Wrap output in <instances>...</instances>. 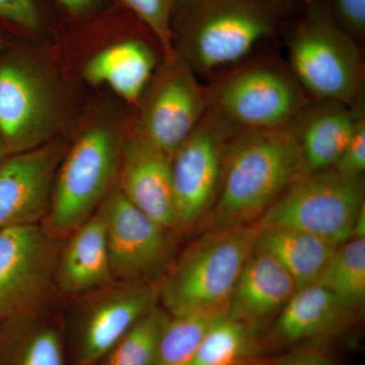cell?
I'll use <instances>...</instances> for the list:
<instances>
[{
	"instance_id": "obj_1",
	"label": "cell",
	"mask_w": 365,
	"mask_h": 365,
	"mask_svg": "<svg viewBox=\"0 0 365 365\" xmlns=\"http://www.w3.org/2000/svg\"><path fill=\"white\" fill-rule=\"evenodd\" d=\"M302 175L299 146L288 126L240 129L228 148L209 230L253 225Z\"/></svg>"
},
{
	"instance_id": "obj_2",
	"label": "cell",
	"mask_w": 365,
	"mask_h": 365,
	"mask_svg": "<svg viewBox=\"0 0 365 365\" xmlns=\"http://www.w3.org/2000/svg\"><path fill=\"white\" fill-rule=\"evenodd\" d=\"M258 225L209 230L165 276L160 299L172 314L227 309L230 295L254 250Z\"/></svg>"
},
{
	"instance_id": "obj_3",
	"label": "cell",
	"mask_w": 365,
	"mask_h": 365,
	"mask_svg": "<svg viewBox=\"0 0 365 365\" xmlns=\"http://www.w3.org/2000/svg\"><path fill=\"white\" fill-rule=\"evenodd\" d=\"M264 0H175L173 37L197 69L207 71L242 59L273 30Z\"/></svg>"
},
{
	"instance_id": "obj_4",
	"label": "cell",
	"mask_w": 365,
	"mask_h": 365,
	"mask_svg": "<svg viewBox=\"0 0 365 365\" xmlns=\"http://www.w3.org/2000/svg\"><path fill=\"white\" fill-rule=\"evenodd\" d=\"M364 207V175L332 168L299 175L256 225L300 230L339 246L352 239L355 220Z\"/></svg>"
},
{
	"instance_id": "obj_5",
	"label": "cell",
	"mask_w": 365,
	"mask_h": 365,
	"mask_svg": "<svg viewBox=\"0 0 365 365\" xmlns=\"http://www.w3.org/2000/svg\"><path fill=\"white\" fill-rule=\"evenodd\" d=\"M217 108H209L170 158L177 230L195 225L215 203L228 148L240 131Z\"/></svg>"
},
{
	"instance_id": "obj_6",
	"label": "cell",
	"mask_w": 365,
	"mask_h": 365,
	"mask_svg": "<svg viewBox=\"0 0 365 365\" xmlns=\"http://www.w3.org/2000/svg\"><path fill=\"white\" fill-rule=\"evenodd\" d=\"M289 59L300 85L321 101L356 104L361 56L351 38L328 16H309L292 36Z\"/></svg>"
},
{
	"instance_id": "obj_7",
	"label": "cell",
	"mask_w": 365,
	"mask_h": 365,
	"mask_svg": "<svg viewBox=\"0 0 365 365\" xmlns=\"http://www.w3.org/2000/svg\"><path fill=\"white\" fill-rule=\"evenodd\" d=\"M121 150L116 134L96 126L76 141L64 160L49 208L53 230L73 232L91 216L119 170Z\"/></svg>"
},
{
	"instance_id": "obj_8",
	"label": "cell",
	"mask_w": 365,
	"mask_h": 365,
	"mask_svg": "<svg viewBox=\"0 0 365 365\" xmlns=\"http://www.w3.org/2000/svg\"><path fill=\"white\" fill-rule=\"evenodd\" d=\"M100 212L104 218L113 278L148 283L165 267L173 251L169 230L114 189Z\"/></svg>"
},
{
	"instance_id": "obj_9",
	"label": "cell",
	"mask_w": 365,
	"mask_h": 365,
	"mask_svg": "<svg viewBox=\"0 0 365 365\" xmlns=\"http://www.w3.org/2000/svg\"><path fill=\"white\" fill-rule=\"evenodd\" d=\"M56 262L54 242L39 225L0 230V319L39 304L51 284Z\"/></svg>"
},
{
	"instance_id": "obj_10",
	"label": "cell",
	"mask_w": 365,
	"mask_h": 365,
	"mask_svg": "<svg viewBox=\"0 0 365 365\" xmlns=\"http://www.w3.org/2000/svg\"><path fill=\"white\" fill-rule=\"evenodd\" d=\"M215 107L242 129L287 126L304 107L294 81L270 66L245 69L218 88Z\"/></svg>"
},
{
	"instance_id": "obj_11",
	"label": "cell",
	"mask_w": 365,
	"mask_h": 365,
	"mask_svg": "<svg viewBox=\"0 0 365 365\" xmlns=\"http://www.w3.org/2000/svg\"><path fill=\"white\" fill-rule=\"evenodd\" d=\"M146 105L138 133L151 145L173 153L195 129L207 110V98L191 66L170 60Z\"/></svg>"
},
{
	"instance_id": "obj_12",
	"label": "cell",
	"mask_w": 365,
	"mask_h": 365,
	"mask_svg": "<svg viewBox=\"0 0 365 365\" xmlns=\"http://www.w3.org/2000/svg\"><path fill=\"white\" fill-rule=\"evenodd\" d=\"M54 107L35 71L9 61L0 66V136L7 151L33 150L51 129Z\"/></svg>"
},
{
	"instance_id": "obj_13",
	"label": "cell",
	"mask_w": 365,
	"mask_h": 365,
	"mask_svg": "<svg viewBox=\"0 0 365 365\" xmlns=\"http://www.w3.org/2000/svg\"><path fill=\"white\" fill-rule=\"evenodd\" d=\"M58 158V150L48 145L16 153L0 163V230L37 225L49 212Z\"/></svg>"
},
{
	"instance_id": "obj_14",
	"label": "cell",
	"mask_w": 365,
	"mask_h": 365,
	"mask_svg": "<svg viewBox=\"0 0 365 365\" xmlns=\"http://www.w3.org/2000/svg\"><path fill=\"white\" fill-rule=\"evenodd\" d=\"M119 170L123 195L163 227L177 230L170 155L137 133L122 150Z\"/></svg>"
},
{
	"instance_id": "obj_15",
	"label": "cell",
	"mask_w": 365,
	"mask_h": 365,
	"mask_svg": "<svg viewBox=\"0 0 365 365\" xmlns=\"http://www.w3.org/2000/svg\"><path fill=\"white\" fill-rule=\"evenodd\" d=\"M158 299L160 289L150 283H130L96 302L83 326L81 364L105 357L138 319L157 307Z\"/></svg>"
},
{
	"instance_id": "obj_16",
	"label": "cell",
	"mask_w": 365,
	"mask_h": 365,
	"mask_svg": "<svg viewBox=\"0 0 365 365\" xmlns=\"http://www.w3.org/2000/svg\"><path fill=\"white\" fill-rule=\"evenodd\" d=\"M297 289L294 278L275 259L254 249L235 282L227 316L255 328L278 314Z\"/></svg>"
},
{
	"instance_id": "obj_17",
	"label": "cell",
	"mask_w": 365,
	"mask_h": 365,
	"mask_svg": "<svg viewBox=\"0 0 365 365\" xmlns=\"http://www.w3.org/2000/svg\"><path fill=\"white\" fill-rule=\"evenodd\" d=\"M361 107L332 101L309 110L287 125L299 146L302 174L332 169L351 136Z\"/></svg>"
},
{
	"instance_id": "obj_18",
	"label": "cell",
	"mask_w": 365,
	"mask_h": 365,
	"mask_svg": "<svg viewBox=\"0 0 365 365\" xmlns=\"http://www.w3.org/2000/svg\"><path fill=\"white\" fill-rule=\"evenodd\" d=\"M54 276L59 287L69 294L97 289L113 279L105 222L100 211L73 230L56 262Z\"/></svg>"
},
{
	"instance_id": "obj_19",
	"label": "cell",
	"mask_w": 365,
	"mask_h": 365,
	"mask_svg": "<svg viewBox=\"0 0 365 365\" xmlns=\"http://www.w3.org/2000/svg\"><path fill=\"white\" fill-rule=\"evenodd\" d=\"M155 60L150 45L134 36L106 46L83 67L91 85H107L130 103L141 97L153 76Z\"/></svg>"
},
{
	"instance_id": "obj_20",
	"label": "cell",
	"mask_w": 365,
	"mask_h": 365,
	"mask_svg": "<svg viewBox=\"0 0 365 365\" xmlns=\"http://www.w3.org/2000/svg\"><path fill=\"white\" fill-rule=\"evenodd\" d=\"M352 316L337 297L318 283L299 287L274 323V334L285 342L314 339L334 332Z\"/></svg>"
},
{
	"instance_id": "obj_21",
	"label": "cell",
	"mask_w": 365,
	"mask_h": 365,
	"mask_svg": "<svg viewBox=\"0 0 365 365\" xmlns=\"http://www.w3.org/2000/svg\"><path fill=\"white\" fill-rule=\"evenodd\" d=\"M336 247L300 230L259 227L254 245L255 250L275 259L294 278L297 288L318 280Z\"/></svg>"
},
{
	"instance_id": "obj_22",
	"label": "cell",
	"mask_w": 365,
	"mask_h": 365,
	"mask_svg": "<svg viewBox=\"0 0 365 365\" xmlns=\"http://www.w3.org/2000/svg\"><path fill=\"white\" fill-rule=\"evenodd\" d=\"M314 283L332 292L352 314L365 302V239L336 247Z\"/></svg>"
},
{
	"instance_id": "obj_23",
	"label": "cell",
	"mask_w": 365,
	"mask_h": 365,
	"mask_svg": "<svg viewBox=\"0 0 365 365\" xmlns=\"http://www.w3.org/2000/svg\"><path fill=\"white\" fill-rule=\"evenodd\" d=\"M227 314L222 311L172 314L158 346L157 365H192L210 327Z\"/></svg>"
},
{
	"instance_id": "obj_24",
	"label": "cell",
	"mask_w": 365,
	"mask_h": 365,
	"mask_svg": "<svg viewBox=\"0 0 365 365\" xmlns=\"http://www.w3.org/2000/svg\"><path fill=\"white\" fill-rule=\"evenodd\" d=\"M253 331L225 314L204 336L192 365H242L253 349Z\"/></svg>"
},
{
	"instance_id": "obj_25",
	"label": "cell",
	"mask_w": 365,
	"mask_h": 365,
	"mask_svg": "<svg viewBox=\"0 0 365 365\" xmlns=\"http://www.w3.org/2000/svg\"><path fill=\"white\" fill-rule=\"evenodd\" d=\"M169 318L158 307L144 314L106 355L104 365H157L160 337Z\"/></svg>"
},
{
	"instance_id": "obj_26",
	"label": "cell",
	"mask_w": 365,
	"mask_h": 365,
	"mask_svg": "<svg viewBox=\"0 0 365 365\" xmlns=\"http://www.w3.org/2000/svg\"><path fill=\"white\" fill-rule=\"evenodd\" d=\"M117 2L158 40L168 60L174 59L172 16L175 0H117Z\"/></svg>"
},
{
	"instance_id": "obj_27",
	"label": "cell",
	"mask_w": 365,
	"mask_h": 365,
	"mask_svg": "<svg viewBox=\"0 0 365 365\" xmlns=\"http://www.w3.org/2000/svg\"><path fill=\"white\" fill-rule=\"evenodd\" d=\"M0 24L30 35L45 32L49 14L44 0H0Z\"/></svg>"
},
{
	"instance_id": "obj_28",
	"label": "cell",
	"mask_w": 365,
	"mask_h": 365,
	"mask_svg": "<svg viewBox=\"0 0 365 365\" xmlns=\"http://www.w3.org/2000/svg\"><path fill=\"white\" fill-rule=\"evenodd\" d=\"M16 365H64L58 334L51 329L36 333L24 347Z\"/></svg>"
},
{
	"instance_id": "obj_29",
	"label": "cell",
	"mask_w": 365,
	"mask_h": 365,
	"mask_svg": "<svg viewBox=\"0 0 365 365\" xmlns=\"http://www.w3.org/2000/svg\"><path fill=\"white\" fill-rule=\"evenodd\" d=\"M333 169L352 176L364 175L365 170V118L364 109L360 110L351 136L344 151Z\"/></svg>"
},
{
	"instance_id": "obj_30",
	"label": "cell",
	"mask_w": 365,
	"mask_h": 365,
	"mask_svg": "<svg viewBox=\"0 0 365 365\" xmlns=\"http://www.w3.org/2000/svg\"><path fill=\"white\" fill-rule=\"evenodd\" d=\"M72 21H83L111 7L115 0H50Z\"/></svg>"
},
{
	"instance_id": "obj_31",
	"label": "cell",
	"mask_w": 365,
	"mask_h": 365,
	"mask_svg": "<svg viewBox=\"0 0 365 365\" xmlns=\"http://www.w3.org/2000/svg\"><path fill=\"white\" fill-rule=\"evenodd\" d=\"M338 16L351 32L360 34L365 29V0H334Z\"/></svg>"
},
{
	"instance_id": "obj_32",
	"label": "cell",
	"mask_w": 365,
	"mask_h": 365,
	"mask_svg": "<svg viewBox=\"0 0 365 365\" xmlns=\"http://www.w3.org/2000/svg\"><path fill=\"white\" fill-rule=\"evenodd\" d=\"M277 365H335L332 360L319 350L304 349L292 353Z\"/></svg>"
},
{
	"instance_id": "obj_33",
	"label": "cell",
	"mask_w": 365,
	"mask_h": 365,
	"mask_svg": "<svg viewBox=\"0 0 365 365\" xmlns=\"http://www.w3.org/2000/svg\"><path fill=\"white\" fill-rule=\"evenodd\" d=\"M352 239H365V207L360 211L355 220Z\"/></svg>"
},
{
	"instance_id": "obj_34",
	"label": "cell",
	"mask_w": 365,
	"mask_h": 365,
	"mask_svg": "<svg viewBox=\"0 0 365 365\" xmlns=\"http://www.w3.org/2000/svg\"><path fill=\"white\" fill-rule=\"evenodd\" d=\"M6 153H9V151H7L6 144H4V140L0 137V160L6 155Z\"/></svg>"
}]
</instances>
